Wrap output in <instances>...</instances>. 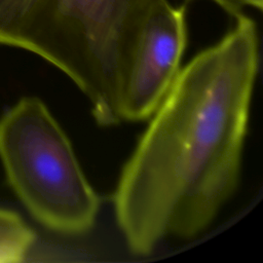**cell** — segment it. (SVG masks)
<instances>
[{
    "mask_svg": "<svg viewBox=\"0 0 263 263\" xmlns=\"http://www.w3.org/2000/svg\"><path fill=\"white\" fill-rule=\"evenodd\" d=\"M258 65L257 25L241 13L180 70L113 196L135 254H150L168 236H196L235 191Z\"/></svg>",
    "mask_w": 263,
    "mask_h": 263,
    "instance_id": "obj_1",
    "label": "cell"
},
{
    "mask_svg": "<svg viewBox=\"0 0 263 263\" xmlns=\"http://www.w3.org/2000/svg\"><path fill=\"white\" fill-rule=\"evenodd\" d=\"M161 0H0V44L67 74L100 125L122 119L124 87L143 28Z\"/></svg>",
    "mask_w": 263,
    "mask_h": 263,
    "instance_id": "obj_2",
    "label": "cell"
},
{
    "mask_svg": "<svg viewBox=\"0 0 263 263\" xmlns=\"http://www.w3.org/2000/svg\"><path fill=\"white\" fill-rule=\"evenodd\" d=\"M0 159L11 189L40 224L72 236L92 229L99 196L38 98H23L0 118Z\"/></svg>",
    "mask_w": 263,
    "mask_h": 263,
    "instance_id": "obj_3",
    "label": "cell"
},
{
    "mask_svg": "<svg viewBox=\"0 0 263 263\" xmlns=\"http://www.w3.org/2000/svg\"><path fill=\"white\" fill-rule=\"evenodd\" d=\"M186 42V4L159 1L132 60L122 98L123 120L139 121L154 114L181 70Z\"/></svg>",
    "mask_w": 263,
    "mask_h": 263,
    "instance_id": "obj_4",
    "label": "cell"
},
{
    "mask_svg": "<svg viewBox=\"0 0 263 263\" xmlns=\"http://www.w3.org/2000/svg\"><path fill=\"white\" fill-rule=\"evenodd\" d=\"M34 242L35 233L23 218L0 208V263L24 261Z\"/></svg>",
    "mask_w": 263,
    "mask_h": 263,
    "instance_id": "obj_5",
    "label": "cell"
},
{
    "mask_svg": "<svg viewBox=\"0 0 263 263\" xmlns=\"http://www.w3.org/2000/svg\"><path fill=\"white\" fill-rule=\"evenodd\" d=\"M227 13L234 17L241 14L245 8H255L259 11L263 8V0H212Z\"/></svg>",
    "mask_w": 263,
    "mask_h": 263,
    "instance_id": "obj_6",
    "label": "cell"
}]
</instances>
